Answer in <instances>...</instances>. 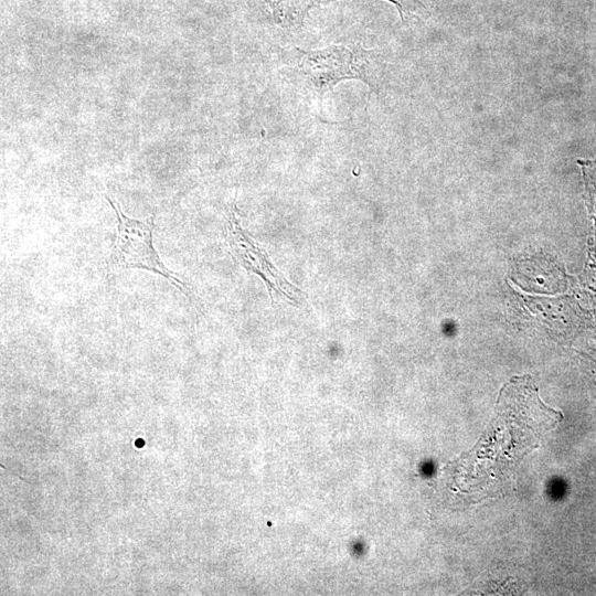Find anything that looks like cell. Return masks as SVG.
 Wrapping results in <instances>:
<instances>
[{
  "label": "cell",
  "mask_w": 596,
  "mask_h": 596,
  "mask_svg": "<svg viewBox=\"0 0 596 596\" xmlns=\"http://www.w3.org/2000/svg\"><path fill=\"white\" fill-rule=\"evenodd\" d=\"M300 54V67L308 82L320 94L331 89L344 78H360L368 83L366 63L370 52L360 47L331 46L319 51L297 50Z\"/></svg>",
  "instance_id": "277c9868"
},
{
  "label": "cell",
  "mask_w": 596,
  "mask_h": 596,
  "mask_svg": "<svg viewBox=\"0 0 596 596\" xmlns=\"http://www.w3.org/2000/svg\"><path fill=\"white\" fill-rule=\"evenodd\" d=\"M226 240L233 258L246 270L258 275L265 283L270 298L275 294L284 296L297 304L304 291L286 280L269 260L264 248L256 243L242 227L236 203L228 211L226 223Z\"/></svg>",
  "instance_id": "3957f363"
},
{
  "label": "cell",
  "mask_w": 596,
  "mask_h": 596,
  "mask_svg": "<svg viewBox=\"0 0 596 596\" xmlns=\"http://www.w3.org/2000/svg\"><path fill=\"white\" fill-rule=\"evenodd\" d=\"M117 220V236L108 266L113 269L138 268L158 274L187 296H191L185 284L163 264L155 249L152 233L155 216L137 220L127 216L118 205L106 196Z\"/></svg>",
  "instance_id": "7a4b0ae2"
},
{
  "label": "cell",
  "mask_w": 596,
  "mask_h": 596,
  "mask_svg": "<svg viewBox=\"0 0 596 596\" xmlns=\"http://www.w3.org/2000/svg\"><path fill=\"white\" fill-rule=\"evenodd\" d=\"M333 0H272V8L275 18L279 23L297 24L302 22L310 8L321 3H328ZM393 2L404 20V7L397 0H387Z\"/></svg>",
  "instance_id": "5b68a950"
},
{
  "label": "cell",
  "mask_w": 596,
  "mask_h": 596,
  "mask_svg": "<svg viewBox=\"0 0 596 596\" xmlns=\"http://www.w3.org/2000/svg\"><path fill=\"white\" fill-rule=\"evenodd\" d=\"M562 418L541 400L530 375L513 376L501 389L494 416L475 446L444 467L448 487L472 501L502 491L520 461Z\"/></svg>",
  "instance_id": "6da1fadb"
},
{
  "label": "cell",
  "mask_w": 596,
  "mask_h": 596,
  "mask_svg": "<svg viewBox=\"0 0 596 596\" xmlns=\"http://www.w3.org/2000/svg\"><path fill=\"white\" fill-rule=\"evenodd\" d=\"M577 163L582 168L585 184L584 200L594 221L596 237V158L593 160H577Z\"/></svg>",
  "instance_id": "8992f818"
},
{
  "label": "cell",
  "mask_w": 596,
  "mask_h": 596,
  "mask_svg": "<svg viewBox=\"0 0 596 596\" xmlns=\"http://www.w3.org/2000/svg\"><path fill=\"white\" fill-rule=\"evenodd\" d=\"M136 445H138V446H142V445H143V443H142V440H141V439H139V440H138V443L136 441Z\"/></svg>",
  "instance_id": "52a82bcc"
}]
</instances>
